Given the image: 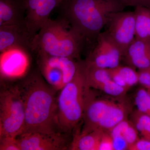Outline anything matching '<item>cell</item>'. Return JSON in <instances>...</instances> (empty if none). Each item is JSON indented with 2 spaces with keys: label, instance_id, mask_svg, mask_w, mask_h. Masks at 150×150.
Masks as SVG:
<instances>
[{
  "label": "cell",
  "instance_id": "6da1fadb",
  "mask_svg": "<svg viewBox=\"0 0 150 150\" xmlns=\"http://www.w3.org/2000/svg\"><path fill=\"white\" fill-rule=\"evenodd\" d=\"M62 18L92 47L112 14L126 7L121 0H64Z\"/></svg>",
  "mask_w": 150,
  "mask_h": 150
},
{
  "label": "cell",
  "instance_id": "7a4b0ae2",
  "mask_svg": "<svg viewBox=\"0 0 150 150\" xmlns=\"http://www.w3.org/2000/svg\"><path fill=\"white\" fill-rule=\"evenodd\" d=\"M24 84L22 88H18L25 110L24 126L22 134L58 133L55 90L48 86L37 75L31 77Z\"/></svg>",
  "mask_w": 150,
  "mask_h": 150
},
{
  "label": "cell",
  "instance_id": "3957f363",
  "mask_svg": "<svg viewBox=\"0 0 150 150\" xmlns=\"http://www.w3.org/2000/svg\"><path fill=\"white\" fill-rule=\"evenodd\" d=\"M86 44L82 36L64 19L53 20L49 18L35 35L33 51L76 59Z\"/></svg>",
  "mask_w": 150,
  "mask_h": 150
},
{
  "label": "cell",
  "instance_id": "277c9868",
  "mask_svg": "<svg viewBox=\"0 0 150 150\" xmlns=\"http://www.w3.org/2000/svg\"><path fill=\"white\" fill-rule=\"evenodd\" d=\"M87 87L82 63L71 81L61 89L57 100L58 128L69 132L83 118Z\"/></svg>",
  "mask_w": 150,
  "mask_h": 150
},
{
  "label": "cell",
  "instance_id": "5b68a950",
  "mask_svg": "<svg viewBox=\"0 0 150 150\" xmlns=\"http://www.w3.org/2000/svg\"><path fill=\"white\" fill-rule=\"evenodd\" d=\"M25 123L24 103L18 88L3 92L0 98V138H17Z\"/></svg>",
  "mask_w": 150,
  "mask_h": 150
},
{
  "label": "cell",
  "instance_id": "8992f818",
  "mask_svg": "<svg viewBox=\"0 0 150 150\" xmlns=\"http://www.w3.org/2000/svg\"><path fill=\"white\" fill-rule=\"evenodd\" d=\"M38 62L41 74L48 83L56 90H61L72 80L81 62L69 57L50 56L37 53Z\"/></svg>",
  "mask_w": 150,
  "mask_h": 150
},
{
  "label": "cell",
  "instance_id": "52a82bcc",
  "mask_svg": "<svg viewBox=\"0 0 150 150\" xmlns=\"http://www.w3.org/2000/svg\"><path fill=\"white\" fill-rule=\"evenodd\" d=\"M84 64L88 67L110 69L120 65L123 58L122 52L105 31L101 32Z\"/></svg>",
  "mask_w": 150,
  "mask_h": 150
},
{
  "label": "cell",
  "instance_id": "ba28073f",
  "mask_svg": "<svg viewBox=\"0 0 150 150\" xmlns=\"http://www.w3.org/2000/svg\"><path fill=\"white\" fill-rule=\"evenodd\" d=\"M105 27V32L121 50L123 56L135 39L134 12H118L112 14Z\"/></svg>",
  "mask_w": 150,
  "mask_h": 150
},
{
  "label": "cell",
  "instance_id": "9c48e42d",
  "mask_svg": "<svg viewBox=\"0 0 150 150\" xmlns=\"http://www.w3.org/2000/svg\"><path fill=\"white\" fill-rule=\"evenodd\" d=\"M28 51L15 47L1 53L0 73L2 78L14 79L22 77L29 66Z\"/></svg>",
  "mask_w": 150,
  "mask_h": 150
},
{
  "label": "cell",
  "instance_id": "30bf717a",
  "mask_svg": "<svg viewBox=\"0 0 150 150\" xmlns=\"http://www.w3.org/2000/svg\"><path fill=\"white\" fill-rule=\"evenodd\" d=\"M21 150H67L66 142L59 132L47 134L39 132H29L17 137Z\"/></svg>",
  "mask_w": 150,
  "mask_h": 150
},
{
  "label": "cell",
  "instance_id": "8fae6325",
  "mask_svg": "<svg viewBox=\"0 0 150 150\" xmlns=\"http://www.w3.org/2000/svg\"><path fill=\"white\" fill-rule=\"evenodd\" d=\"M34 38L26 23L0 26V52L15 47L33 51Z\"/></svg>",
  "mask_w": 150,
  "mask_h": 150
},
{
  "label": "cell",
  "instance_id": "7c38bea8",
  "mask_svg": "<svg viewBox=\"0 0 150 150\" xmlns=\"http://www.w3.org/2000/svg\"><path fill=\"white\" fill-rule=\"evenodd\" d=\"M87 88L85 96V103L83 119V128L82 132H91L98 129L100 121L111 105L113 100L106 99H95Z\"/></svg>",
  "mask_w": 150,
  "mask_h": 150
},
{
  "label": "cell",
  "instance_id": "4fadbf2b",
  "mask_svg": "<svg viewBox=\"0 0 150 150\" xmlns=\"http://www.w3.org/2000/svg\"><path fill=\"white\" fill-rule=\"evenodd\" d=\"M26 0H0V26L26 23Z\"/></svg>",
  "mask_w": 150,
  "mask_h": 150
},
{
  "label": "cell",
  "instance_id": "5bb4252c",
  "mask_svg": "<svg viewBox=\"0 0 150 150\" xmlns=\"http://www.w3.org/2000/svg\"><path fill=\"white\" fill-rule=\"evenodd\" d=\"M129 66L143 69L150 67V40L135 38L123 56Z\"/></svg>",
  "mask_w": 150,
  "mask_h": 150
},
{
  "label": "cell",
  "instance_id": "9a60e30c",
  "mask_svg": "<svg viewBox=\"0 0 150 150\" xmlns=\"http://www.w3.org/2000/svg\"><path fill=\"white\" fill-rule=\"evenodd\" d=\"M126 101L114 102L108 108L100 122L98 129L109 131L123 120L127 119L131 107Z\"/></svg>",
  "mask_w": 150,
  "mask_h": 150
},
{
  "label": "cell",
  "instance_id": "2e32d148",
  "mask_svg": "<svg viewBox=\"0 0 150 150\" xmlns=\"http://www.w3.org/2000/svg\"><path fill=\"white\" fill-rule=\"evenodd\" d=\"M64 0H43L33 17L27 24L30 32L35 37L43 23L49 18L51 13Z\"/></svg>",
  "mask_w": 150,
  "mask_h": 150
},
{
  "label": "cell",
  "instance_id": "e0dca14e",
  "mask_svg": "<svg viewBox=\"0 0 150 150\" xmlns=\"http://www.w3.org/2000/svg\"><path fill=\"white\" fill-rule=\"evenodd\" d=\"M103 130L97 129L91 132L76 134L74 136L69 149L98 150Z\"/></svg>",
  "mask_w": 150,
  "mask_h": 150
},
{
  "label": "cell",
  "instance_id": "ac0fdd59",
  "mask_svg": "<svg viewBox=\"0 0 150 150\" xmlns=\"http://www.w3.org/2000/svg\"><path fill=\"white\" fill-rule=\"evenodd\" d=\"M110 77L117 84L127 90L139 83L138 72L130 66H121L108 69Z\"/></svg>",
  "mask_w": 150,
  "mask_h": 150
},
{
  "label": "cell",
  "instance_id": "d6986e66",
  "mask_svg": "<svg viewBox=\"0 0 150 150\" xmlns=\"http://www.w3.org/2000/svg\"><path fill=\"white\" fill-rule=\"evenodd\" d=\"M135 8V38L150 40V8L143 6Z\"/></svg>",
  "mask_w": 150,
  "mask_h": 150
},
{
  "label": "cell",
  "instance_id": "ffe728a7",
  "mask_svg": "<svg viewBox=\"0 0 150 150\" xmlns=\"http://www.w3.org/2000/svg\"><path fill=\"white\" fill-rule=\"evenodd\" d=\"M112 137H120L125 140L129 148L139 139L138 131L134 123L128 119L123 120L109 131Z\"/></svg>",
  "mask_w": 150,
  "mask_h": 150
},
{
  "label": "cell",
  "instance_id": "44dd1931",
  "mask_svg": "<svg viewBox=\"0 0 150 150\" xmlns=\"http://www.w3.org/2000/svg\"><path fill=\"white\" fill-rule=\"evenodd\" d=\"M132 122L143 138L150 141V116L137 109L132 114Z\"/></svg>",
  "mask_w": 150,
  "mask_h": 150
},
{
  "label": "cell",
  "instance_id": "7402d4cb",
  "mask_svg": "<svg viewBox=\"0 0 150 150\" xmlns=\"http://www.w3.org/2000/svg\"><path fill=\"white\" fill-rule=\"evenodd\" d=\"M135 102L137 110L150 116V94L144 88H139L136 93Z\"/></svg>",
  "mask_w": 150,
  "mask_h": 150
},
{
  "label": "cell",
  "instance_id": "603a6c76",
  "mask_svg": "<svg viewBox=\"0 0 150 150\" xmlns=\"http://www.w3.org/2000/svg\"><path fill=\"white\" fill-rule=\"evenodd\" d=\"M97 89L103 92L108 95L114 97L123 96L128 91L117 84L112 79L100 86Z\"/></svg>",
  "mask_w": 150,
  "mask_h": 150
},
{
  "label": "cell",
  "instance_id": "cb8c5ba5",
  "mask_svg": "<svg viewBox=\"0 0 150 150\" xmlns=\"http://www.w3.org/2000/svg\"><path fill=\"white\" fill-rule=\"evenodd\" d=\"M0 150H21V148L17 138L4 137L0 138Z\"/></svg>",
  "mask_w": 150,
  "mask_h": 150
},
{
  "label": "cell",
  "instance_id": "d4e9b609",
  "mask_svg": "<svg viewBox=\"0 0 150 150\" xmlns=\"http://www.w3.org/2000/svg\"><path fill=\"white\" fill-rule=\"evenodd\" d=\"M98 150H114L113 138L109 131H103V132Z\"/></svg>",
  "mask_w": 150,
  "mask_h": 150
},
{
  "label": "cell",
  "instance_id": "484cf974",
  "mask_svg": "<svg viewBox=\"0 0 150 150\" xmlns=\"http://www.w3.org/2000/svg\"><path fill=\"white\" fill-rule=\"evenodd\" d=\"M42 1L43 0H26V21L27 24L32 19Z\"/></svg>",
  "mask_w": 150,
  "mask_h": 150
},
{
  "label": "cell",
  "instance_id": "4316f807",
  "mask_svg": "<svg viewBox=\"0 0 150 150\" xmlns=\"http://www.w3.org/2000/svg\"><path fill=\"white\" fill-rule=\"evenodd\" d=\"M139 83L147 90H150V67L143 69L139 70Z\"/></svg>",
  "mask_w": 150,
  "mask_h": 150
},
{
  "label": "cell",
  "instance_id": "83f0119b",
  "mask_svg": "<svg viewBox=\"0 0 150 150\" xmlns=\"http://www.w3.org/2000/svg\"><path fill=\"white\" fill-rule=\"evenodd\" d=\"M129 150H150V141L144 138L139 139Z\"/></svg>",
  "mask_w": 150,
  "mask_h": 150
},
{
  "label": "cell",
  "instance_id": "f1b7e54d",
  "mask_svg": "<svg viewBox=\"0 0 150 150\" xmlns=\"http://www.w3.org/2000/svg\"><path fill=\"white\" fill-rule=\"evenodd\" d=\"M126 7L143 6L150 8V0H121Z\"/></svg>",
  "mask_w": 150,
  "mask_h": 150
},
{
  "label": "cell",
  "instance_id": "f546056e",
  "mask_svg": "<svg viewBox=\"0 0 150 150\" xmlns=\"http://www.w3.org/2000/svg\"><path fill=\"white\" fill-rule=\"evenodd\" d=\"M149 92V93H150V90H147Z\"/></svg>",
  "mask_w": 150,
  "mask_h": 150
},
{
  "label": "cell",
  "instance_id": "4dcf8cb0",
  "mask_svg": "<svg viewBox=\"0 0 150 150\" xmlns=\"http://www.w3.org/2000/svg\"><path fill=\"white\" fill-rule=\"evenodd\" d=\"M150 94V93H149Z\"/></svg>",
  "mask_w": 150,
  "mask_h": 150
}]
</instances>
